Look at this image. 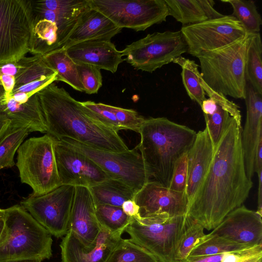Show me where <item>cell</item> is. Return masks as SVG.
I'll return each mask as SVG.
<instances>
[{
  "mask_svg": "<svg viewBox=\"0 0 262 262\" xmlns=\"http://www.w3.org/2000/svg\"><path fill=\"white\" fill-rule=\"evenodd\" d=\"M214 148L206 127L196 133L187 152V175L185 192L189 205L199 189L210 166Z\"/></svg>",
  "mask_w": 262,
  "mask_h": 262,
  "instance_id": "cell-22",
  "label": "cell"
},
{
  "mask_svg": "<svg viewBox=\"0 0 262 262\" xmlns=\"http://www.w3.org/2000/svg\"><path fill=\"white\" fill-rule=\"evenodd\" d=\"M192 221L188 214L169 219L133 217L124 231L130 241L149 251L159 262H178L179 245Z\"/></svg>",
  "mask_w": 262,
  "mask_h": 262,
  "instance_id": "cell-6",
  "label": "cell"
},
{
  "mask_svg": "<svg viewBox=\"0 0 262 262\" xmlns=\"http://www.w3.org/2000/svg\"><path fill=\"white\" fill-rule=\"evenodd\" d=\"M180 31L187 46V53L195 57L202 52L232 44L247 34L232 15L182 26Z\"/></svg>",
  "mask_w": 262,
  "mask_h": 262,
  "instance_id": "cell-13",
  "label": "cell"
},
{
  "mask_svg": "<svg viewBox=\"0 0 262 262\" xmlns=\"http://www.w3.org/2000/svg\"><path fill=\"white\" fill-rule=\"evenodd\" d=\"M67 54L76 64H88L115 73L124 59L110 40L94 39L73 44L66 49Z\"/></svg>",
  "mask_w": 262,
  "mask_h": 262,
  "instance_id": "cell-21",
  "label": "cell"
},
{
  "mask_svg": "<svg viewBox=\"0 0 262 262\" xmlns=\"http://www.w3.org/2000/svg\"><path fill=\"white\" fill-rule=\"evenodd\" d=\"M46 120L47 133L58 140L69 138L108 151L128 149L118 132L54 82L37 93Z\"/></svg>",
  "mask_w": 262,
  "mask_h": 262,
  "instance_id": "cell-2",
  "label": "cell"
},
{
  "mask_svg": "<svg viewBox=\"0 0 262 262\" xmlns=\"http://www.w3.org/2000/svg\"><path fill=\"white\" fill-rule=\"evenodd\" d=\"M248 34L223 48L203 51L199 59L201 75L213 91L236 99H244L247 80L245 61Z\"/></svg>",
  "mask_w": 262,
  "mask_h": 262,
  "instance_id": "cell-5",
  "label": "cell"
},
{
  "mask_svg": "<svg viewBox=\"0 0 262 262\" xmlns=\"http://www.w3.org/2000/svg\"><path fill=\"white\" fill-rule=\"evenodd\" d=\"M5 209L0 208V237L3 231L5 223Z\"/></svg>",
  "mask_w": 262,
  "mask_h": 262,
  "instance_id": "cell-52",
  "label": "cell"
},
{
  "mask_svg": "<svg viewBox=\"0 0 262 262\" xmlns=\"http://www.w3.org/2000/svg\"><path fill=\"white\" fill-rule=\"evenodd\" d=\"M106 262H159L149 251L129 239L121 238Z\"/></svg>",
  "mask_w": 262,
  "mask_h": 262,
  "instance_id": "cell-35",
  "label": "cell"
},
{
  "mask_svg": "<svg viewBox=\"0 0 262 262\" xmlns=\"http://www.w3.org/2000/svg\"><path fill=\"white\" fill-rule=\"evenodd\" d=\"M124 212L131 217H139V207L134 200L125 201L121 207Z\"/></svg>",
  "mask_w": 262,
  "mask_h": 262,
  "instance_id": "cell-48",
  "label": "cell"
},
{
  "mask_svg": "<svg viewBox=\"0 0 262 262\" xmlns=\"http://www.w3.org/2000/svg\"><path fill=\"white\" fill-rule=\"evenodd\" d=\"M95 205L106 204L122 207L123 203L133 200L136 191L125 183L109 178L88 188Z\"/></svg>",
  "mask_w": 262,
  "mask_h": 262,
  "instance_id": "cell-25",
  "label": "cell"
},
{
  "mask_svg": "<svg viewBox=\"0 0 262 262\" xmlns=\"http://www.w3.org/2000/svg\"><path fill=\"white\" fill-rule=\"evenodd\" d=\"M254 172L257 173L262 170V139L260 140L254 157Z\"/></svg>",
  "mask_w": 262,
  "mask_h": 262,
  "instance_id": "cell-49",
  "label": "cell"
},
{
  "mask_svg": "<svg viewBox=\"0 0 262 262\" xmlns=\"http://www.w3.org/2000/svg\"><path fill=\"white\" fill-rule=\"evenodd\" d=\"M22 68L23 66L19 61L0 62V77L4 74L11 75L15 77Z\"/></svg>",
  "mask_w": 262,
  "mask_h": 262,
  "instance_id": "cell-46",
  "label": "cell"
},
{
  "mask_svg": "<svg viewBox=\"0 0 262 262\" xmlns=\"http://www.w3.org/2000/svg\"><path fill=\"white\" fill-rule=\"evenodd\" d=\"M208 19H214L223 17L224 15L216 11L213 8L214 2L212 0H197Z\"/></svg>",
  "mask_w": 262,
  "mask_h": 262,
  "instance_id": "cell-45",
  "label": "cell"
},
{
  "mask_svg": "<svg viewBox=\"0 0 262 262\" xmlns=\"http://www.w3.org/2000/svg\"><path fill=\"white\" fill-rule=\"evenodd\" d=\"M136 147L151 178L169 187L175 165L191 147L196 133L165 117L145 119Z\"/></svg>",
  "mask_w": 262,
  "mask_h": 262,
  "instance_id": "cell-3",
  "label": "cell"
},
{
  "mask_svg": "<svg viewBox=\"0 0 262 262\" xmlns=\"http://www.w3.org/2000/svg\"><path fill=\"white\" fill-rule=\"evenodd\" d=\"M5 96V92L3 86L0 84V98Z\"/></svg>",
  "mask_w": 262,
  "mask_h": 262,
  "instance_id": "cell-54",
  "label": "cell"
},
{
  "mask_svg": "<svg viewBox=\"0 0 262 262\" xmlns=\"http://www.w3.org/2000/svg\"><path fill=\"white\" fill-rule=\"evenodd\" d=\"M245 61L247 82L262 95V44L259 33L248 34Z\"/></svg>",
  "mask_w": 262,
  "mask_h": 262,
  "instance_id": "cell-27",
  "label": "cell"
},
{
  "mask_svg": "<svg viewBox=\"0 0 262 262\" xmlns=\"http://www.w3.org/2000/svg\"><path fill=\"white\" fill-rule=\"evenodd\" d=\"M187 152L179 159L175 165L168 187L170 190L185 192L187 175Z\"/></svg>",
  "mask_w": 262,
  "mask_h": 262,
  "instance_id": "cell-43",
  "label": "cell"
},
{
  "mask_svg": "<svg viewBox=\"0 0 262 262\" xmlns=\"http://www.w3.org/2000/svg\"><path fill=\"white\" fill-rule=\"evenodd\" d=\"M242 130L231 117L214 148L208 171L189 205L187 214L207 230L242 206L252 187L245 168Z\"/></svg>",
  "mask_w": 262,
  "mask_h": 262,
  "instance_id": "cell-1",
  "label": "cell"
},
{
  "mask_svg": "<svg viewBox=\"0 0 262 262\" xmlns=\"http://www.w3.org/2000/svg\"><path fill=\"white\" fill-rule=\"evenodd\" d=\"M54 150L61 185L89 188L111 178L93 161L68 143L55 138Z\"/></svg>",
  "mask_w": 262,
  "mask_h": 262,
  "instance_id": "cell-14",
  "label": "cell"
},
{
  "mask_svg": "<svg viewBox=\"0 0 262 262\" xmlns=\"http://www.w3.org/2000/svg\"><path fill=\"white\" fill-rule=\"evenodd\" d=\"M247 116L241 133V143L247 177L251 180L254 172V157L262 139V95L247 82L245 97Z\"/></svg>",
  "mask_w": 262,
  "mask_h": 262,
  "instance_id": "cell-19",
  "label": "cell"
},
{
  "mask_svg": "<svg viewBox=\"0 0 262 262\" xmlns=\"http://www.w3.org/2000/svg\"><path fill=\"white\" fill-rule=\"evenodd\" d=\"M121 30L102 13L90 8L80 17L61 49L85 40H111Z\"/></svg>",
  "mask_w": 262,
  "mask_h": 262,
  "instance_id": "cell-24",
  "label": "cell"
},
{
  "mask_svg": "<svg viewBox=\"0 0 262 262\" xmlns=\"http://www.w3.org/2000/svg\"><path fill=\"white\" fill-rule=\"evenodd\" d=\"M140 218L169 219L187 214L189 202L186 192L170 190L161 183L149 181L135 194Z\"/></svg>",
  "mask_w": 262,
  "mask_h": 262,
  "instance_id": "cell-15",
  "label": "cell"
},
{
  "mask_svg": "<svg viewBox=\"0 0 262 262\" xmlns=\"http://www.w3.org/2000/svg\"><path fill=\"white\" fill-rule=\"evenodd\" d=\"M204 116L206 124V127L208 129L214 148H215L231 116L217 103H216V109L212 114L210 115L204 114Z\"/></svg>",
  "mask_w": 262,
  "mask_h": 262,
  "instance_id": "cell-37",
  "label": "cell"
},
{
  "mask_svg": "<svg viewBox=\"0 0 262 262\" xmlns=\"http://www.w3.org/2000/svg\"><path fill=\"white\" fill-rule=\"evenodd\" d=\"M199 78L201 86L209 98H212L216 103L221 105L231 117L236 120L237 123L241 125V115L238 106L228 100L223 94L217 93L211 89L204 81L200 73L199 75Z\"/></svg>",
  "mask_w": 262,
  "mask_h": 262,
  "instance_id": "cell-41",
  "label": "cell"
},
{
  "mask_svg": "<svg viewBox=\"0 0 262 262\" xmlns=\"http://www.w3.org/2000/svg\"><path fill=\"white\" fill-rule=\"evenodd\" d=\"M0 262L41 261L52 255L51 234L21 205L5 209Z\"/></svg>",
  "mask_w": 262,
  "mask_h": 262,
  "instance_id": "cell-4",
  "label": "cell"
},
{
  "mask_svg": "<svg viewBox=\"0 0 262 262\" xmlns=\"http://www.w3.org/2000/svg\"><path fill=\"white\" fill-rule=\"evenodd\" d=\"M169 14L183 26L207 20L197 0H165Z\"/></svg>",
  "mask_w": 262,
  "mask_h": 262,
  "instance_id": "cell-33",
  "label": "cell"
},
{
  "mask_svg": "<svg viewBox=\"0 0 262 262\" xmlns=\"http://www.w3.org/2000/svg\"><path fill=\"white\" fill-rule=\"evenodd\" d=\"M30 2L34 21L45 19L57 25L60 49L62 48L80 17L91 8L88 0H45Z\"/></svg>",
  "mask_w": 262,
  "mask_h": 262,
  "instance_id": "cell-16",
  "label": "cell"
},
{
  "mask_svg": "<svg viewBox=\"0 0 262 262\" xmlns=\"http://www.w3.org/2000/svg\"><path fill=\"white\" fill-rule=\"evenodd\" d=\"M60 140L86 156L111 178L125 183L136 192L150 181L151 177L136 147L122 152H112L95 149L69 138Z\"/></svg>",
  "mask_w": 262,
  "mask_h": 262,
  "instance_id": "cell-11",
  "label": "cell"
},
{
  "mask_svg": "<svg viewBox=\"0 0 262 262\" xmlns=\"http://www.w3.org/2000/svg\"><path fill=\"white\" fill-rule=\"evenodd\" d=\"M204 227L193 220L183 234L179 245L176 258L178 262H183L189 255L198 241L205 235Z\"/></svg>",
  "mask_w": 262,
  "mask_h": 262,
  "instance_id": "cell-39",
  "label": "cell"
},
{
  "mask_svg": "<svg viewBox=\"0 0 262 262\" xmlns=\"http://www.w3.org/2000/svg\"><path fill=\"white\" fill-rule=\"evenodd\" d=\"M123 232L101 228L94 246L88 248L69 230L60 244L61 262H106Z\"/></svg>",
  "mask_w": 262,
  "mask_h": 262,
  "instance_id": "cell-18",
  "label": "cell"
},
{
  "mask_svg": "<svg viewBox=\"0 0 262 262\" xmlns=\"http://www.w3.org/2000/svg\"><path fill=\"white\" fill-rule=\"evenodd\" d=\"M181 31L155 32L133 42L121 51L135 69L152 73L187 53Z\"/></svg>",
  "mask_w": 262,
  "mask_h": 262,
  "instance_id": "cell-9",
  "label": "cell"
},
{
  "mask_svg": "<svg viewBox=\"0 0 262 262\" xmlns=\"http://www.w3.org/2000/svg\"><path fill=\"white\" fill-rule=\"evenodd\" d=\"M81 103L98 116L104 123L118 132L121 130H124L118 122L114 114L108 108L107 104L97 103L92 101L81 102Z\"/></svg>",
  "mask_w": 262,
  "mask_h": 262,
  "instance_id": "cell-42",
  "label": "cell"
},
{
  "mask_svg": "<svg viewBox=\"0 0 262 262\" xmlns=\"http://www.w3.org/2000/svg\"><path fill=\"white\" fill-rule=\"evenodd\" d=\"M250 247L209 233L198 241L188 257L220 254Z\"/></svg>",
  "mask_w": 262,
  "mask_h": 262,
  "instance_id": "cell-31",
  "label": "cell"
},
{
  "mask_svg": "<svg viewBox=\"0 0 262 262\" xmlns=\"http://www.w3.org/2000/svg\"><path fill=\"white\" fill-rule=\"evenodd\" d=\"M33 24L30 1L0 0V62H18L30 52Z\"/></svg>",
  "mask_w": 262,
  "mask_h": 262,
  "instance_id": "cell-8",
  "label": "cell"
},
{
  "mask_svg": "<svg viewBox=\"0 0 262 262\" xmlns=\"http://www.w3.org/2000/svg\"><path fill=\"white\" fill-rule=\"evenodd\" d=\"M60 49L58 29L56 24L45 19L34 21L30 52L45 55Z\"/></svg>",
  "mask_w": 262,
  "mask_h": 262,
  "instance_id": "cell-26",
  "label": "cell"
},
{
  "mask_svg": "<svg viewBox=\"0 0 262 262\" xmlns=\"http://www.w3.org/2000/svg\"><path fill=\"white\" fill-rule=\"evenodd\" d=\"M19 62L23 68L15 77V85L14 89L41 77L57 74L47 63L44 55L24 56L19 60Z\"/></svg>",
  "mask_w": 262,
  "mask_h": 262,
  "instance_id": "cell-30",
  "label": "cell"
},
{
  "mask_svg": "<svg viewBox=\"0 0 262 262\" xmlns=\"http://www.w3.org/2000/svg\"><path fill=\"white\" fill-rule=\"evenodd\" d=\"M209 234L248 247L262 245L261 216L242 205L228 213Z\"/></svg>",
  "mask_w": 262,
  "mask_h": 262,
  "instance_id": "cell-17",
  "label": "cell"
},
{
  "mask_svg": "<svg viewBox=\"0 0 262 262\" xmlns=\"http://www.w3.org/2000/svg\"><path fill=\"white\" fill-rule=\"evenodd\" d=\"M29 133L26 127L10 123L0 137V170L15 165V154Z\"/></svg>",
  "mask_w": 262,
  "mask_h": 262,
  "instance_id": "cell-29",
  "label": "cell"
},
{
  "mask_svg": "<svg viewBox=\"0 0 262 262\" xmlns=\"http://www.w3.org/2000/svg\"><path fill=\"white\" fill-rule=\"evenodd\" d=\"M56 74L42 77L27 83L14 89L12 93L15 92L25 93L29 97H31L46 86L56 81Z\"/></svg>",
  "mask_w": 262,
  "mask_h": 262,
  "instance_id": "cell-44",
  "label": "cell"
},
{
  "mask_svg": "<svg viewBox=\"0 0 262 262\" xmlns=\"http://www.w3.org/2000/svg\"><path fill=\"white\" fill-rule=\"evenodd\" d=\"M49 64L57 73L56 81L64 82L75 90L83 92L76 63L68 56L64 49L53 51L44 55Z\"/></svg>",
  "mask_w": 262,
  "mask_h": 262,
  "instance_id": "cell-28",
  "label": "cell"
},
{
  "mask_svg": "<svg viewBox=\"0 0 262 262\" xmlns=\"http://www.w3.org/2000/svg\"><path fill=\"white\" fill-rule=\"evenodd\" d=\"M0 84L3 86L5 96L9 97L15 88V76L8 74H4L0 77Z\"/></svg>",
  "mask_w": 262,
  "mask_h": 262,
  "instance_id": "cell-47",
  "label": "cell"
},
{
  "mask_svg": "<svg viewBox=\"0 0 262 262\" xmlns=\"http://www.w3.org/2000/svg\"><path fill=\"white\" fill-rule=\"evenodd\" d=\"M98 11L120 28L144 31L165 21L169 16L165 0H88Z\"/></svg>",
  "mask_w": 262,
  "mask_h": 262,
  "instance_id": "cell-10",
  "label": "cell"
},
{
  "mask_svg": "<svg viewBox=\"0 0 262 262\" xmlns=\"http://www.w3.org/2000/svg\"><path fill=\"white\" fill-rule=\"evenodd\" d=\"M95 206L96 217L101 228L114 233L124 232L132 218L126 215L120 207L106 204Z\"/></svg>",
  "mask_w": 262,
  "mask_h": 262,
  "instance_id": "cell-36",
  "label": "cell"
},
{
  "mask_svg": "<svg viewBox=\"0 0 262 262\" xmlns=\"http://www.w3.org/2000/svg\"><path fill=\"white\" fill-rule=\"evenodd\" d=\"M258 186V205L256 212L262 216V170L257 173Z\"/></svg>",
  "mask_w": 262,
  "mask_h": 262,
  "instance_id": "cell-50",
  "label": "cell"
},
{
  "mask_svg": "<svg viewBox=\"0 0 262 262\" xmlns=\"http://www.w3.org/2000/svg\"><path fill=\"white\" fill-rule=\"evenodd\" d=\"M173 62L182 68L181 75L182 82L188 96L201 106L202 102L207 98L200 82L199 66L194 60L182 56L174 59Z\"/></svg>",
  "mask_w": 262,
  "mask_h": 262,
  "instance_id": "cell-32",
  "label": "cell"
},
{
  "mask_svg": "<svg viewBox=\"0 0 262 262\" xmlns=\"http://www.w3.org/2000/svg\"><path fill=\"white\" fill-rule=\"evenodd\" d=\"M11 122L5 116L0 114V137L9 127Z\"/></svg>",
  "mask_w": 262,
  "mask_h": 262,
  "instance_id": "cell-51",
  "label": "cell"
},
{
  "mask_svg": "<svg viewBox=\"0 0 262 262\" xmlns=\"http://www.w3.org/2000/svg\"><path fill=\"white\" fill-rule=\"evenodd\" d=\"M71 231L88 248L94 246L100 230L95 206L88 188L75 187V192L69 221Z\"/></svg>",
  "mask_w": 262,
  "mask_h": 262,
  "instance_id": "cell-20",
  "label": "cell"
},
{
  "mask_svg": "<svg viewBox=\"0 0 262 262\" xmlns=\"http://www.w3.org/2000/svg\"><path fill=\"white\" fill-rule=\"evenodd\" d=\"M0 114L5 116L11 124L28 128L30 132L47 133V126L36 94L28 101L20 103L11 97L0 98Z\"/></svg>",
  "mask_w": 262,
  "mask_h": 262,
  "instance_id": "cell-23",
  "label": "cell"
},
{
  "mask_svg": "<svg viewBox=\"0 0 262 262\" xmlns=\"http://www.w3.org/2000/svg\"><path fill=\"white\" fill-rule=\"evenodd\" d=\"M76 64L83 92L88 94L97 93L102 85V77L100 70L90 64Z\"/></svg>",
  "mask_w": 262,
  "mask_h": 262,
  "instance_id": "cell-38",
  "label": "cell"
},
{
  "mask_svg": "<svg viewBox=\"0 0 262 262\" xmlns=\"http://www.w3.org/2000/svg\"><path fill=\"white\" fill-rule=\"evenodd\" d=\"M55 138L46 134L23 142L17 153L16 166L22 183L30 186L32 194H46L61 186L54 150Z\"/></svg>",
  "mask_w": 262,
  "mask_h": 262,
  "instance_id": "cell-7",
  "label": "cell"
},
{
  "mask_svg": "<svg viewBox=\"0 0 262 262\" xmlns=\"http://www.w3.org/2000/svg\"><path fill=\"white\" fill-rule=\"evenodd\" d=\"M108 108L114 114L118 122L124 129H129L139 133L145 118L136 111L107 105Z\"/></svg>",
  "mask_w": 262,
  "mask_h": 262,
  "instance_id": "cell-40",
  "label": "cell"
},
{
  "mask_svg": "<svg viewBox=\"0 0 262 262\" xmlns=\"http://www.w3.org/2000/svg\"><path fill=\"white\" fill-rule=\"evenodd\" d=\"M75 192V186L61 185L46 194H31L21 206L51 235L59 238L69 231Z\"/></svg>",
  "mask_w": 262,
  "mask_h": 262,
  "instance_id": "cell-12",
  "label": "cell"
},
{
  "mask_svg": "<svg viewBox=\"0 0 262 262\" xmlns=\"http://www.w3.org/2000/svg\"><path fill=\"white\" fill-rule=\"evenodd\" d=\"M17 262H38V261H17Z\"/></svg>",
  "mask_w": 262,
  "mask_h": 262,
  "instance_id": "cell-55",
  "label": "cell"
},
{
  "mask_svg": "<svg viewBox=\"0 0 262 262\" xmlns=\"http://www.w3.org/2000/svg\"><path fill=\"white\" fill-rule=\"evenodd\" d=\"M262 254L249 257L242 262H261Z\"/></svg>",
  "mask_w": 262,
  "mask_h": 262,
  "instance_id": "cell-53",
  "label": "cell"
},
{
  "mask_svg": "<svg viewBox=\"0 0 262 262\" xmlns=\"http://www.w3.org/2000/svg\"><path fill=\"white\" fill-rule=\"evenodd\" d=\"M233 9L232 15L243 25L247 34L259 33L262 24L261 16L254 1L251 0H224Z\"/></svg>",
  "mask_w": 262,
  "mask_h": 262,
  "instance_id": "cell-34",
  "label": "cell"
}]
</instances>
